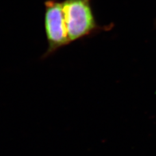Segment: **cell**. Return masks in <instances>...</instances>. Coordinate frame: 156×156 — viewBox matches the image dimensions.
<instances>
[{"label":"cell","instance_id":"7a4b0ae2","mask_svg":"<svg viewBox=\"0 0 156 156\" xmlns=\"http://www.w3.org/2000/svg\"><path fill=\"white\" fill-rule=\"evenodd\" d=\"M44 29L48 48L42 56L46 58L70 43L65 26L62 2L46 0L44 2Z\"/></svg>","mask_w":156,"mask_h":156},{"label":"cell","instance_id":"6da1fadb","mask_svg":"<svg viewBox=\"0 0 156 156\" xmlns=\"http://www.w3.org/2000/svg\"><path fill=\"white\" fill-rule=\"evenodd\" d=\"M62 8L70 43L88 35L94 30L96 25L90 0H65Z\"/></svg>","mask_w":156,"mask_h":156}]
</instances>
